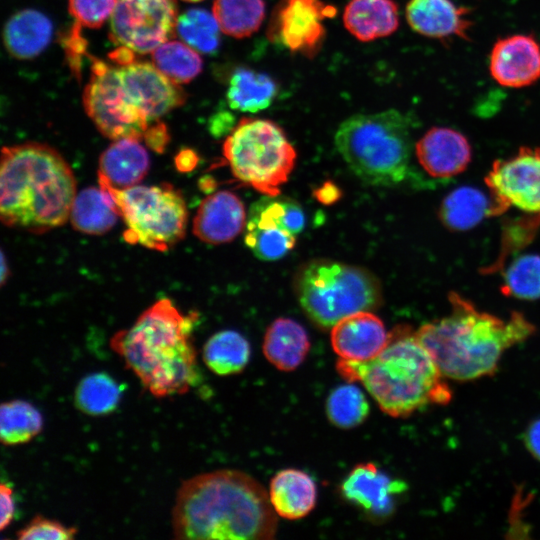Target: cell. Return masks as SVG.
<instances>
[{"label": "cell", "mask_w": 540, "mask_h": 540, "mask_svg": "<svg viewBox=\"0 0 540 540\" xmlns=\"http://www.w3.org/2000/svg\"><path fill=\"white\" fill-rule=\"evenodd\" d=\"M251 355L247 339L234 330L213 334L203 347V361L215 374L227 376L240 373Z\"/></svg>", "instance_id": "f1b7e54d"}, {"label": "cell", "mask_w": 540, "mask_h": 540, "mask_svg": "<svg viewBox=\"0 0 540 540\" xmlns=\"http://www.w3.org/2000/svg\"><path fill=\"white\" fill-rule=\"evenodd\" d=\"M177 19L175 0H117L110 38L136 53L153 52L173 36Z\"/></svg>", "instance_id": "8fae6325"}, {"label": "cell", "mask_w": 540, "mask_h": 540, "mask_svg": "<svg viewBox=\"0 0 540 540\" xmlns=\"http://www.w3.org/2000/svg\"><path fill=\"white\" fill-rule=\"evenodd\" d=\"M316 197L325 204L332 203L339 197L338 189L331 183H326L316 192Z\"/></svg>", "instance_id": "f6af8a7d"}, {"label": "cell", "mask_w": 540, "mask_h": 540, "mask_svg": "<svg viewBox=\"0 0 540 540\" xmlns=\"http://www.w3.org/2000/svg\"><path fill=\"white\" fill-rule=\"evenodd\" d=\"M390 333L372 311L351 314L331 328V345L340 359L367 361L386 346Z\"/></svg>", "instance_id": "d6986e66"}, {"label": "cell", "mask_w": 540, "mask_h": 540, "mask_svg": "<svg viewBox=\"0 0 540 540\" xmlns=\"http://www.w3.org/2000/svg\"><path fill=\"white\" fill-rule=\"evenodd\" d=\"M336 369L347 382H360L379 408L396 418L427 404H447L452 396L433 358L408 326L390 332L373 359H339Z\"/></svg>", "instance_id": "5b68a950"}, {"label": "cell", "mask_w": 540, "mask_h": 540, "mask_svg": "<svg viewBox=\"0 0 540 540\" xmlns=\"http://www.w3.org/2000/svg\"><path fill=\"white\" fill-rule=\"evenodd\" d=\"M68 163L52 147L27 142L3 147L0 218L10 228L41 234L63 225L76 197Z\"/></svg>", "instance_id": "7a4b0ae2"}, {"label": "cell", "mask_w": 540, "mask_h": 540, "mask_svg": "<svg viewBox=\"0 0 540 540\" xmlns=\"http://www.w3.org/2000/svg\"><path fill=\"white\" fill-rule=\"evenodd\" d=\"M223 156L239 181L265 196H278L294 168L296 151L276 123L243 118L224 141Z\"/></svg>", "instance_id": "ba28073f"}, {"label": "cell", "mask_w": 540, "mask_h": 540, "mask_svg": "<svg viewBox=\"0 0 540 540\" xmlns=\"http://www.w3.org/2000/svg\"><path fill=\"white\" fill-rule=\"evenodd\" d=\"M406 483L393 479L372 462L359 463L346 475L340 486L343 498L374 518L389 516Z\"/></svg>", "instance_id": "9a60e30c"}, {"label": "cell", "mask_w": 540, "mask_h": 540, "mask_svg": "<svg viewBox=\"0 0 540 540\" xmlns=\"http://www.w3.org/2000/svg\"><path fill=\"white\" fill-rule=\"evenodd\" d=\"M524 443L531 455L540 461V418L531 422L527 427Z\"/></svg>", "instance_id": "7bdbcfd3"}, {"label": "cell", "mask_w": 540, "mask_h": 540, "mask_svg": "<svg viewBox=\"0 0 540 540\" xmlns=\"http://www.w3.org/2000/svg\"><path fill=\"white\" fill-rule=\"evenodd\" d=\"M502 294L520 300L540 299V254H524L507 267Z\"/></svg>", "instance_id": "8d00e7d4"}, {"label": "cell", "mask_w": 540, "mask_h": 540, "mask_svg": "<svg viewBox=\"0 0 540 540\" xmlns=\"http://www.w3.org/2000/svg\"><path fill=\"white\" fill-rule=\"evenodd\" d=\"M212 13L224 34L245 38L261 26L265 3L263 0H215Z\"/></svg>", "instance_id": "4dcf8cb0"}, {"label": "cell", "mask_w": 540, "mask_h": 540, "mask_svg": "<svg viewBox=\"0 0 540 540\" xmlns=\"http://www.w3.org/2000/svg\"><path fill=\"white\" fill-rule=\"evenodd\" d=\"M496 215L515 207L540 214V147H520L513 156L494 161L485 177Z\"/></svg>", "instance_id": "7c38bea8"}, {"label": "cell", "mask_w": 540, "mask_h": 540, "mask_svg": "<svg viewBox=\"0 0 540 540\" xmlns=\"http://www.w3.org/2000/svg\"><path fill=\"white\" fill-rule=\"evenodd\" d=\"M268 495L278 516L298 520L314 509L317 502V487L313 478L306 472L286 468L271 479Z\"/></svg>", "instance_id": "603a6c76"}, {"label": "cell", "mask_w": 540, "mask_h": 540, "mask_svg": "<svg viewBox=\"0 0 540 540\" xmlns=\"http://www.w3.org/2000/svg\"><path fill=\"white\" fill-rule=\"evenodd\" d=\"M280 196H265L255 202L246 223L245 243L253 254L265 261L283 258L295 245L296 235L283 225Z\"/></svg>", "instance_id": "2e32d148"}, {"label": "cell", "mask_w": 540, "mask_h": 540, "mask_svg": "<svg viewBox=\"0 0 540 540\" xmlns=\"http://www.w3.org/2000/svg\"><path fill=\"white\" fill-rule=\"evenodd\" d=\"M245 220V208L239 197L222 190L201 202L193 220V233L205 243L223 244L240 234Z\"/></svg>", "instance_id": "44dd1931"}, {"label": "cell", "mask_w": 540, "mask_h": 540, "mask_svg": "<svg viewBox=\"0 0 540 540\" xmlns=\"http://www.w3.org/2000/svg\"><path fill=\"white\" fill-rule=\"evenodd\" d=\"M169 139V132L166 125L158 120L155 124L149 125L143 136L146 145L158 153H162L165 150Z\"/></svg>", "instance_id": "60d3db41"}, {"label": "cell", "mask_w": 540, "mask_h": 540, "mask_svg": "<svg viewBox=\"0 0 540 540\" xmlns=\"http://www.w3.org/2000/svg\"><path fill=\"white\" fill-rule=\"evenodd\" d=\"M122 388L104 372L91 373L78 383L75 390V405L88 415L101 416L111 413L118 406Z\"/></svg>", "instance_id": "d6a6232c"}, {"label": "cell", "mask_w": 540, "mask_h": 540, "mask_svg": "<svg viewBox=\"0 0 540 540\" xmlns=\"http://www.w3.org/2000/svg\"><path fill=\"white\" fill-rule=\"evenodd\" d=\"M76 534L77 529L74 527H67L57 520L37 515L17 532V538L20 540H70Z\"/></svg>", "instance_id": "f35d334b"}, {"label": "cell", "mask_w": 540, "mask_h": 540, "mask_svg": "<svg viewBox=\"0 0 540 540\" xmlns=\"http://www.w3.org/2000/svg\"><path fill=\"white\" fill-rule=\"evenodd\" d=\"M0 505V528L1 530H4L11 523L15 514L13 491L10 486L6 485L5 483H1L0 485Z\"/></svg>", "instance_id": "b9f144b4"}, {"label": "cell", "mask_w": 540, "mask_h": 540, "mask_svg": "<svg viewBox=\"0 0 540 540\" xmlns=\"http://www.w3.org/2000/svg\"><path fill=\"white\" fill-rule=\"evenodd\" d=\"M343 23L350 34L363 42L387 37L399 26L398 8L393 0H350Z\"/></svg>", "instance_id": "484cf974"}, {"label": "cell", "mask_w": 540, "mask_h": 540, "mask_svg": "<svg viewBox=\"0 0 540 540\" xmlns=\"http://www.w3.org/2000/svg\"><path fill=\"white\" fill-rule=\"evenodd\" d=\"M440 220L450 230L464 231L475 227L484 218L496 215L494 202L474 187L453 190L442 201Z\"/></svg>", "instance_id": "83f0119b"}, {"label": "cell", "mask_w": 540, "mask_h": 540, "mask_svg": "<svg viewBox=\"0 0 540 540\" xmlns=\"http://www.w3.org/2000/svg\"><path fill=\"white\" fill-rule=\"evenodd\" d=\"M276 92V83L268 75L240 68L230 78L227 101L232 109L255 113L266 109Z\"/></svg>", "instance_id": "f546056e"}, {"label": "cell", "mask_w": 540, "mask_h": 540, "mask_svg": "<svg viewBox=\"0 0 540 540\" xmlns=\"http://www.w3.org/2000/svg\"><path fill=\"white\" fill-rule=\"evenodd\" d=\"M296 297L307 317L322 329L382 303L379 280L370 271L329 259L311 260L295 275Z\"/></svg>", "instance_id": "52a82bcc"}, {"label": "cell", "mask_w": 540, "mask_h": 540, "mask_svg": "<svg viewBox=\"0 0 540 540\" xmlns=\"http://www.w3.org/2000/svg\"><path fill=\"white\" fill-rule=\"evenodd\" d=\"M492 79L506 88L528 87L540 79V43L531 34L499 38L489 55Z\"/></svg>", "instance_id": "5bb4252c"}, {"label": "cell", "mask_w": 540, "mask_h": 540, "mask_svg": "<svg viewBox=\"0 0 540 540\" xmlns=\"http://www.w3.org/2000/svg\"><path fill=\"white\" fill-rule=\"evenodd\" d=\"M117 0H69V12L76 22L88 28L101 27L111 17Z\"/></svg>", "instance_id": "74e56055"}, {"label": "cell", "mask_w": 540, "mask_h": 540, "mask_svg": "<svg viewBox=\"0 0 540 540\" xmlns=\"http://www.w3.org/2000/svg\"><path fill=\"white\" fill-rule=\"evenodd\" d=\"M150 166L149 156L139 139L114 140L99 159L98 181L115 189L138 185Z\"/></svg>", "instance_id": "7402d4cb"}, {"label": "cell", "mask_w": 540, "mask_h": 540, "mask_svg": "<svg viewBox=\"0 0 540 540\" xmlns=\"http://www.w3.org/2000/svg\"><path fill=\"white\" fill-rule=\"evenodd\" d=\"M98 182L110 194L126 224V242L163 252L184 237L188 222L186 203L170 184L115 189Z\"/></svg>", "instance_id": "9c48e42d"}, {"label": "cell", "mask_w": 540, "mask_h": 540, "mask_svg": "<svg viewBox=\"0 0 540 540\" xmlns=\"http://www.w3.org/2000/svg\"><path fill=\"white\" fill-rule=\"evenodd\" d=\"M412 145L411 122L395 109L353 115L335 134L339 154L353 173L370 185L391 186L403 181Z\"/></svg>", "instance_id": "8992f818"}, {"label": "cell", "mask_w": 540, "mask_h": 540, "mask_svg": "<svg viewBox=\"0 0 540 540\" xmlns=\"http://www.w3.org/2000/svg\"><path fill=\"white\" fill-rule=\"evenodd\" d=\"M268 492L253 477L231 469L185 480L172 510L177 539H272L277 531Z\"/></svg>", "instance_id": "6da1fadb"}, {"label": "cell", "mask_w": 540, "mask_h": 540, "mask_svg": "<svg viewBox=\"0 0 540 540\" xmlns=\"http://www.w3.org/2000/svg\"><path fill=\"white\" fill-rule=\"evenodd\" d=\"M423 170L436 179H450L464 172L472 159L467 137L450 127H432L415 144Z\"/></svg>", "instance_id": "e0dca14e"}, {"label": "cell", "mask_w": 540, "mask_h": 540, "mask_svg": "<svg viewBox=\"0 0 540 540\" xmlns=\"http://www.w3.org/2000/svg\"><path fill=\"white\" fill-rule=\"evenodd\" d=\"M262 350L265 358L278 370L298 368L310 350L305 328L290 318H277L267 328Z\"/></svg>", "instance_id": "d4e9b609"}, {"label": "cell", "mask_w": 540, "mask_h": 540, "mask_svg": "<svg viewBox=\"0 0 540 540\" xmlns=\"http://www.w3.org/2000/svg\"><path fill=\"white\" fill-rule=\"evenodd\" d=\"M80 28L81 25L76 22L62 41L66 60L77 77L80 75L83 56L88 57L87 41L82 37Z\"/></svg>", "instance_id": "ab89813d"}, {"label": "cell", "mask_w": 540, "mask_h": 540, "mask_svg": "<svg viewBox=\"0 0 540 540\" xmlns=\"http://www.w3.org/2000/svg\"><path fill=\"white\" fill-rule=\"evenodd\" d=\"M451 312L423 324L415 334L442 375L457 381L493 374L508 348L528 339L536 328L519 312L503 320L479 311L458 293L449 294Z\"/></svg>", "instance_id": "3957f363"}, {"label": "cell", "mask_w": 540, "mask_h": 540, "mask_svg": "<svg viewBox=\"0 0 540 540\" xmlns=\"http://www.w3.org/2000/svg\"><path fill=\"white\" fill-rule=\"evenodd\" d=\"M42 428V415L31 403L16 399L1 404L0 440L3 445L25 444L37 436Z\"/></svg>", "instance_id": "1f68e13d"}, {"label": "cell", "mask_w": 540, "mask_h": 540, "mask_svg": "<svg viewBox=\"0 0 540 540\" xmlns=\"http://www.w3.org/2000/svg\"><path fill=\"white\" fill-rule=\"evenodd\" d=\"M134 51L131 49L120 46L116 51L112 52L111 59L119 64V66L130 64L134 58Z\"/></svg>", "instance_id": "bcb514c9"}, {"label": "cell", "mask_w": 540, "mask_h": 540, "mask_svg": "<svg viewBox=\"0 0 540 540\" xmlns=\"http://www.w3.org/2000/svg\"><path fill=\"white\" fill-rule=\"evenodd\" d=\"M195 49L180 41H166L152 52L153 64L170 80L184 84L202 70V59Z\"/></svg>", "instance_id": "836d02e7"}, {"label": "cell", "mask_w": 540, "mask_h": 540, "mask_svg": "<svg viewBox=\"0 0 540 540\" xmlns=\"http://www.w3.org/2000/svg\"><path fill=\"white\" fill-rule=\"evenodd\" d=\"M335 13L320 0H287L278 15L281 42L293 52H314L325 34L323 20Z\"/></svg>", "instance_id": "ac0fdd59"}, {"label": "cell", "mask_w": 540, "mask_h": 540, "mask_svg": "<svg viewBox=\"0 0 540 540\" xmlns=\"http://www.w3.org/2000/svg\"><path fill=\"white\" fill-rule=\"evenodd\" d=\"M117 70L129 100L150 122H156L186 100L179 84L170 80L154 64L132 62L118 66Z\"/></svg>", "instance_id": "4fadbf2b"}, {"label": "cell", "mask_w": 540, "mask_h": 540, "mask_svg": "<svg viewBox=\"0 0 540 540\" xmlns=\"http://www.w3.org/2000/svg\"><path fill=\"white\" fill-rule=\"evenodd\" d=\"M183 1H186V2H199V1H202V0H183Z\"/></svg>", "instance_id": "7dc6e473"}, {"label": "cell", "mask_w": 540, "mask_h": 540, "mask_svg": "<svg viewBox=\"0 0 540 540\" xmlns=\"http://www.w3.org/2000/svg\"><path fill=\"white\" fill-rule=\"evenodd\" d=\"M220 27L213 13L201 8L188 9L178 16L176 32L201 53H213L220 44Z\"/></svg>", "instance_id": "d590c367"}, {"label": "cell", "mask_w": 540, "mask_h": 540, "mask_svg": "<svg viewBox=\"0 0 540 540\" xmlns=\"http://www.w3.org/2000/svg\"><path fill=\"white\" fill-rule=\"evenodd\" d=\"M118 217L112 197L99 186L85 188L76 194L69 218L75 230L102 235L116 224Z\"/></svg>", "instance_id": "4316f807"}, {"label": "cell", "mask_w": 540, "mask_h": 540, "mask_svg": "<svg viewBox=\"0 0 540 540\" xmlns=\"http://www.w3.org/2000/svg\"><path fill=\"white\" fill-rule=\"evenodd\" d=\"M197 320V313L183 314L171 300L160 299L115 333L111 347L153 396L184 394L199 377L192 340Z\"/></svg>", "instance_id": "277c9868"}, {"label": "cell", "mask_w": 540, "mask_h": 540, "mask_svg": "<svg viewBox=\"0 0 540 540\" xmlns=\"http://www.w3.org/2000/svg\"><path fill=\"white\" fill-rule=\"evenodd\" d=\"M369 410L366 396L353 382L332 390L326 402L328 420L341 429H350L362 424L368 417Z\"/></svg>", "instance_id": "e575fe53"}, {"label": "cell", "mask_w": 540, "mask_h": 540, "mask_svg": "<svg viewBox=\"0 0 540 540\" xmlns=\"http://www.w3.org/2000/svg\"><path fill=\"white\" fill-rule=\"evenodd\" d=\"M470 10L452 0H409L405 16L416 33L438 40H470Z\"/></svg>", "instance_id": "ffe728a7"}, {"label": "cell", "mask_w": 540, "mask_h": 540, "mask_svg": "<svg viewBox=\"0 0 540 540\" xmlns=\"http://www.w3.org/2000/svg\"><path fill=\"white\" fill-rule=\"evenodd\" d=\"M92 76L83 93L87 115L107 138L143 139L148 118L129 100L117 67L92 57Z\"/></svg>", "instance_id": "30bf717a"}, {"label": "cell", "mask_w": 540, "mask_h": 540, "mask_svg": "<svg viewBox=\"0 0 540 540\" xmlns=\"http://www.w3.org/2000/svg\"><path fill=\"white\" fill-rule=\"evenodd\" d=\"M198 162L197 154L191 149H184L178 153L175 163L180 171H190Z\"/></svg>", "instance_id": "ee69618b"}, {"label": "cell", "mask_w": 540, "mask_h": 540, "mask_svg": "<svg viewBox=\"0 0 540 540\" xmlns=\"http://www.w3.org/2000/svg\"><path fill=\"white\" fill-rule=\"evenodd\" d=\"M52 34V23L45 14L34 9H24L13 14L6 22L3 43L12 57L28 60L47 48Z\"/></svg>", "instance_id": "cb8c5ba5"}]
</instances>
